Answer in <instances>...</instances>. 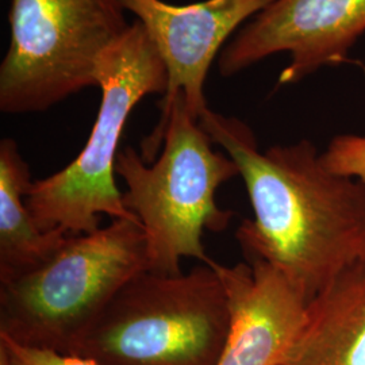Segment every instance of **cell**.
Segmentation results:
<instances>
[{"label":"cell","instance_id":"1","mask_svg":"<svg viewBox=\"0 0 365 365\" xmlns=\"http://www.w3.org/2000/svg\"><path fill=\"white\" fill-rule=\"evenodd\" d=\"M237 165L253 218L235 238L247 261L271 264L313 299L365 261V184L337 175L309 140L261 152L247 123L205 110L199 119Z\"/></svg>","mask_w":365,"mask_h":365},{"label":"cell","instance_id":"2","mask_svg":"<svg viewBox=\"0 0 365 365\" xmlns=\"http://www.w3.org/2000/svg\"><path fill=\"white\" fill-rule=\"evenodd\" d=\"M212 144L180 92L161 111L141 155L131 146L118 153L115 172L126 184L123 205L144 229L150 272L182 274L187 257L215 262L206 253L203 233L227 227L233 212L220 209L215 194L240 172Z\"/></svg>","mask_w":365,"mask_h":365},{"label":"cell","instance_id":"3","mask_svg":"<svg viewBox=\"0 0 365 365\" xmlns=\"http://www.w3.org/2000/svg\"><path fill=\"white\" fill-rule=\"evenodd\" d=\"M144 271L146 238L138 220L68 235L38 265L0 282V334L71 354L118 291Z\"/></svg>","mask_w":365,"mask_h":365},{"label":"cell","instance_id":"4","mask_svg":"<svg viewBox=\"0 0 365 365\" xmlns=\"http://www.w3.org/2000/svg\"><path fill=\"white\" fill-rule=\"evenodd\" d=\"M227 331L215 262L176 276L144 271L118 291L71 354L101 365H217Z\"/></svg>","mask_w":365,"mask_h":365},{"label":"cell","instance_id":"5","mask_svg":"<svg viewBox=\"0 0 365 365\" xmlns=\"http://www.w3.org/2000/svg\"><path fill=\"white\" fill-rule=\"evenodd\" d=\"M167 83L152 39L138 21L133 22L99 61L101 106L84 148L66 168L31 182L27 209L41 230L91 233L101 227L102 214L138 220L125 207L115 182L119 143L134 107L148 95H164Z\"/></svg>","mask_w":365,"mask_h":365},{"label":"cell","instance_id":"6","mask_svg":"<svg viewBox=\"0 0 365 365\" xmlns=\"http://www.w3.org/2000/svg\"><path fill=\"white\" fill-rule=\"evenodd\" d=\"M120 0H11L0 64V110L42 113L90 87L131 24Z\"/></svg>","mask_w":365,"mask_h":365},{"label":"cell","instance_id":"7","mask_svg":"<svg viewBox=\"0 0 365 365\" xmlns=\"http://www.w3.org/2000/svg\"><path fill=\"white\" fill-rule=\"evenodd\" d=\"M365 34V0H274L241 27L217 60L223 78L288 53L279 84L299 83L346 60Z\"/></svg>","mask_w":365,"mask_h":365},{"label":"cell","instance_id":"8","mask_svg":"<svg viewBox=\"0 0 365 365\" xmlns=\"http://www.w3.org/2000/svg\"><path fill=\"white\" fill-rule=\"evenodd\" d=\"M152 39L167 71L161 111L182 92L197 119L207 110L210 68L235 33L274 0H203L175 6L163 0H120Z\"/></svg>","mask_w":365,"mask_h":365},{"label":"cell","instance_id":"9","mask_svg":"<svg viewBox=\"0 0 365 365\" xmlns=\"http://www.w3.org/2000/svg\"><path fill=\"white\" fill-rule=\"evenodd\" d=\"M229 304V331L217 365H282L299 336L307 300L271 264L215 262Z\"/></svg>","mask_w":365,"mask_h":365},{"label":"cell","instance_id":"10","mask_svg":"<svg viewBox=\"0 0 365 365\" xmlns=\"http://www.w3.org/2000/svg\"><path fill=\"white\" fill-rule=\"evenodd\" d=\"M282 365H365V261L307 303L299 336Z\"/></svg>","mask_w":365,"mask_h":365},{"label":"cell","instance_id":"11","mask_svg":"<svg viewBox=\"0 0 365 365\" xmlns=\"http://www.w3.org/2000/svg\"><path fill=\"white\" fill-rule=\"evenodd\" d=\"M30 170L13 138L0 141V282L38 265L68 233L41 230L27 209Z\"/></svg>","mask_w":365,"mask_h":365},{"label":"cell","instance_id":"12","mask_svg":"<svg viewBox=\"0 0 365 365\" xmlns=\"http://www.w3.org/2000/svg\"><path fill=\"white\" fill-rule=\"evenodd\" d=\"M322 161L331 172L365 184V135L334 137L322 153Z\"/></svg>","mask_w":365,"mask_h":365},{"label":"cell","instance_id":"13","mask_svg":"<svg viewBox=\"0 0 365 365\" xmlns=\"http://www.w3.org/2000/svg\"><path fill=\"white\" fill-rule=\"evenodd\" d=\"M0 346L7 353L10 365H101L73 354L22 345L4 334H0Z\"/></svg>","mask_w":365,"mask_h":365},{"label":"cell","instance_id":"14","mask_svg":"<svg viewBox=\"0 0 365 365\" xmlns=\"http://www.w3.org/2000/svg\"><path fill=\"white\" fill-rule=\"evenodd\" d=\"M0 365H10L7 353H6V351H4L1 346H0Z\"/></svg>","mask_w":365,"mask_h":365},{"label":"cell","instance_id":"15","mask_svg":"<svg viewBox=\"0 0 365 365\" xmlns=\"http://www.w3.org/2000/svg\"><path fill=\"white\" fill-rule=\"evenodd\" d=\"M364 72H365V68H364Z\"/></svg>","mask_w":365,"mask_h":365}]
</instances>
